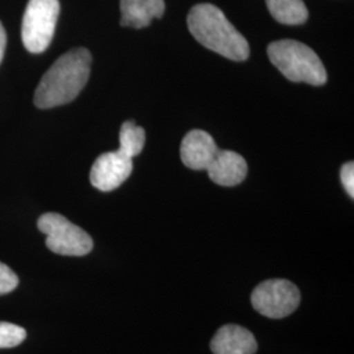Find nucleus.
<instances>
[{"mask_svg":"<svg viewBox=\"0 0 354 354\" xmlns=\"http://www.w3.org/2000/svg\"><path fill=\"white\" fill-rule=\"evenodd\" d=\"M251 302L259 314L270 319H282L298 308L301 292L288 279H268L253 290Z\"/></svg>","mask_w":354,"mask_h":354,"instance_id":"423d86ee","label":"nucleus"},{"mask_svg":"<svg viewBox=\"0 0 354 354\" xmlns=\"http://www.w3.org/2000/svg\"><path fill=\"white\" fill-rule=\"evenodd\" d=\"M266 6L273 19L285 26H301L308 19L304 0H266Z\"/></svg>","mask_w":354,"mask_h":354,"instance_id":"f8f14e48","label":"nucleus"},{"mask_svg":"<svg viewBox=\"0 0 354 354\" xmlns=\"http://www.w3.org/2000/svg\"><path fill=\"white\" fill-rule=\"evenodd\" d=\"M146 143V131L143 127H137L134 121H127L120 130V151L129 158L140 155Z\"/></svg>","mask_w":354,"mask_h":354,"instance_id":"ddd939ff","label":"nucleus"},{"mask_svg":"<svg viewBox=\"0 0 354 354\" xmlns=\"http://www.w3.org/2000/svg\"><path fill=\"white\" fill-rule=\"evenodd\" d=\"M59 11V0H29L21 24V39L26 50L39 54L49 48Z\"/></svg>","mask_w":354,"mask_h":354,"instance_id":"39448f33","label":"nucleus"},{"mask_svg":"<svg viewBox=\"0 0 354 354\" xmlns=\"http://www.w3.org/2000/svg\"><path fill=\"white\" fill-rule=\"evenodd\" d=\"M6 46H7V33H6V29L1 24V21H0V64H1L3 57H4Z\"/></svg>","mask_w":354,"mask_h":354,"instance_id":"f3484780","label":"nucleus"},{"mask_svg":"<svg viewBox=\"0 0 354 354\" xmlns=\"http://www.w3.org/2000/svg\"><path fill=\"white\" fill-rule=\"evenodd\" d=\"M133 171V159L124 152H104L91 168V183L96 189L111 192L127 181Z\"/></svg>","mask_w":354,"mask_h":354,"instance_id":"0eeeda50","label":"nucleus"},{"mask_svg":"<svg viewBox=\"0 0 354 354\" xmlns=\"http://www.w3.org/2000/svg\"><path fill=\"white\" fill-rule=\"evenodd\" d=\"M340 177H342V185L346 190V193L351 196V198H354V165L353 162H348L342 165L340 171Z\"/></svg>","mask_w":354,"mask_h":354,"instance_id":"dca6fc26","label":"nucleus"},{"mask_svg":"<svg viewBox=\"0 0 354 354\" xmlns=\"http://www.w3.org/2000/svg\"><path fill=\"white\" fill-rule=\"evenodd\" d=\"M210 348L214 354H254L257 342L251 330L238 324H226L216 330Z\"/></svg>","mask_w":354,"mask_h":354,"instance_id":"9d476101","label":"nucleus"},{"mask_svg":"<svg viewBox=\"0 0 354 354\" xmlns=\"http://www.w3.org/2000/svg\"><path fill=\"white\" fill-rule=\"evenodd\" d=\"M206 171L215 184L221 187H235L247 176L248 167L245 159L238 152L219 150Z\"/></svg>","mask_w":354,"mask_h":354,"instance_id":"1a4fd4ad","label":"nucleus"},{"mask_svg":"<svg viewBox=\"0 0 354 354\" xmlns=\"http://www.w3.org/2000/svg\"><path fill=\"white\" fill-rule=\"evenodd\" d=\"M91 64L92 55L84 48L61 55L41 77L35 92V105L49 109L75 100L88 82Z\"/></svg>","mask_w":354,"mask_h":354,"instance_id":"f257e3e1","label":"nucleus"},{"mask_svg":"<svg viewBox=\"0 0 354 354\" xmlns=\"http://www.w3.org/2000/svg\"><path fill=\"white\" fill-rule=\"evenodd\" d=\"M219 149L213 137L203 130H192L181 142L180 158L190 169L203 171L213 162Z\"/></svg>","mask_w":354,"mask_h":354,"instance_id":"6e6552de","label":"nucleus"},{"mask_svg":"<svg viewBox=\"0 0 354 354\" xmlns=\"http://www.w3.org/2000/svg\"><path fill=\"white\" fill-rule=\"evenodd\" d=\"M121 26L146 28L165 11V0H121Z\"/></svg>","mask_w":354,"mask_h":354,"instance_id":"9b49d317","label":"nucleus"},{"mask_svg":"<svg viewBox=\"0 0 354 354\" xmlns=\"http://www.w3.org/2000/svg\"><path fill=\"white\" fill-rule=\"evenodd\" d=\"M19 285V277L10 266L0 263V295L15 290Z\"/></svg>","mask_w":354,"mask_h":354,"instance_id":"2eb2a0df","label":"nucleus"},{"mask_svg":"<svg viewBox=\"0 0 354 354\" xmlns=\"http://www.w3.org/2000/svg\"><path fill=\"white\" fill-rule=\"evenodd\" d=\"M26 329L7 322H0V349L13 348L26 340Z\"/></svg>","mask_w":354,"mask_h":354,"instance_id":"4468645a","label":"nucleus"},{"mask_svg":"<svg viewBox=\"0 0 354 354\" xmlns=\"http://www.w3.org/2000/svg\"><path fill=\"white\" fill-rule=\"evenodd\" d=\"M192 36L209 50L241 62L250 57V45L218 7L209 3L197 4L188 15Z\"/></svg>","mask_w":354,"mask_h":354,"instance_id":"f03ea898","label":"nucleus"},{"mask_svg":"<svg viewBox=\"0 0 354 354\" xmlns=\"http://www.w3.org/2000/svg\"><path fill=\"white\" fill-rule=\"evenodd\" d=\"M38 230L46 235V247L62 256H86L93 241L83 228L71 223L64 215L46 213L38 218Z\"/></svg>","mask_w":354,"mask_h":354,"instance_id":"20e7f679","label":"nucleus"},{"mask_svg":"<svg viewBox=\"0 0 354 354\" xmlns=\"http://www.w3.org/2000/svg\"><path fill=\"white\" fill-rule=\"evenodd\" d=\"M270 62L281 74L295 83L323 86L327 71L317 53L299 41L281 39L268 46Z\"/></svg>","mask_w":354,"mask_h":354,"instance_id":"7ed1b4c3","label":"nucleus"}]
</instances>
